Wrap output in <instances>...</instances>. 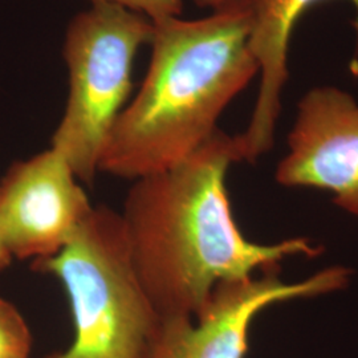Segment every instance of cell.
Returning <instances> with one entry per match:
<instances>
[{"mask_svg": "<svg viewBox=\"0 0 358 358\" xmlns=\"http://www.w3.org/2000/svg\"><path fill=\"white\" fill-rule=\"evenodd\" d=\"M355 28H356V34H357V44H358V16H356V20H355Z\"/></svg>", "mask_w": 358, "mask_h": 358, "instance_id": "13", "label": "cell"}, {"mask_svg": "<svg viewBox=\"0 0 358 358\" xmlns=\"http://www.w3.org/2000/svg\"><path fill=\"white\" fill-rule=\"evenodd\" d=\"M230 1L231 0H192L194 4H196L199 7H203V8H210L213 11L226 6Z\"/></svg>", "mask_w": 358, "mask_h": 358, "instance_id": "11", "label": "cell"}, {"mask_svg": "<svg viewBox=\"0 0 358 358\" xmlns=\"http://www.w3.org/2000/svg\"><path fill=\"white\" fill-rule=\"evenodd\" d=\"M11 260H13V257L10 256V254L4 250V247L0 243V271L7 268L11 264Z\"/></svg>", "mask_w": 358, "mask_h": 358, "instance_id": "12", "label": "cell"}, {"mask_svg": "<svg viewBox=\"0 0 358 358\" xmlns=\"http://www.w3.org/2000/svg\"><path fill=\"white\" fill-rule=\"evenodd\" d=\"M236 136L219 130L192 155L134 179L121 215L133 268L159 317L196 319L219 282L280 271L324 247L308 238L254 243L238 229L226 176L242 162Z\"/></svg>", "mask_w": 358, "mask_h": 358, "instance_id": "1", "label": "cell"}, {"mask_svg": "<svg viewBox=\"0 0 358 358\" xmlns=\"http://www.w3.org/2000/svg\"><path fill=\"white\" fill-rule=\"evenodd\" d=\"M321 0H251L248 50L260 73V85L250 124L236 138L242 159L255 162L275 143V131L287 85L288 48L294 27ZM358 16V0H350Z\"/></svg>", "mask_w": 358, "mask_h": 358, "instance_id": "8", "label": "cell"}, {"mask_svg": "<svg viewBox=\"0 0 358 358\" xmlns=\"http://www.w3.org/2000/svg\"><path fill=\"white\" fill-rule=\"evenodd\" d=\"M152 36L149 17L112 3H92L68 26L69 92L51 148L81 182L92 183L100 171L103 146L130 94L136 56Z\"/></svg>", "mask_w": 358, "mask_h": 358, "instance_id": "4", "label": "cell"}, {"mask_svg": "<svg viewBox=\"0 0 358 358\" xmlns=\"http://www.w3.org/2000/svg\"><path fill=\"white\" fill-rule=\"evenodd\" d=\"M275 178L285 187L329 192L358 217V101L349 92L319 85L304 93Z\"/></svg>", "mask_w": 358, "mask_h": 358, "instance_id": "7", "label": "cell"}, {"mask_svg": "<svg viewBox=\"0 0 358 358\" xmlns=\"http://www.w3.org/2000/svg\"><path fill=\"white\" fill-rule=\"evenodd\" d=\"M35 269L64 285L75 338L64 352L43 358H146L159 324L129 255L121 215L93 207L73 238Z\"/></svg>", "mask_w": 358, "mask_h": 358, "instance_id": "3", "label": "cell"}, {"mask_svg": "<svg viewBox=\"0 0 358 358\" xmlns=\"http://www.w3.org/2000/svg\"><path fill=\"white\" fill-rule=\"evenodd\" d=\"M92 210L66 159L50 148L15 162L0 180V243L20 260L51 257Z\"/></svg>", "mask_w": 358, "mask_h": 358, "instance_id": "6", "label": "cell"}, {"mask_svg": "<svg viewBox=\"0 0 358 358\" xmlns=\"http://www.w3.org/2000/svg\"><path fill=\"white\" fill-rule=\"evenodd\" d=\"M279 273L271 271L219 282L196 319L161 317L146 358H245L251 324L262 310L344 289L352 276L343 266L294 282H282Z\"/></svg>", "mask_w": 358, "mask_h": 358, "instance_id": "5", "label": "cell"}, {"mask_svg": "<svg viewBox=\"0 0 358 358\" xmlns=\"http://www.w3.org/2000/svg\"><path fill=\"white\" fill-rule=\"evenodd\" d=\"M92 3H112L142 13L152 22L167 17H179L183 8L182 0H90Z\"/></svg>", "mask_w": 358, "mask_h": 358, "instance_id": "10", "label": "cell"}, {"mask_svg": "<svg viewBox=\"0 0 358 358\" xmlns=\"http://www.w3.org/2000/svg\"><path fill=\"white\" fill-rule=\"evenodd\" d=\"M250 26L251 0H231L203 19L153 22L148 73L110 130L99 170L134 180L199 149L259 73Z\"/></svg>", "mask_w": 358, "mask_h": 358, "instance_id": "2", "label": "cell"}, {"mask_svg": "<svg viewBox=\"0 0 358 358\" xmlns=\"http://www.w3.org/2000/svg\"><path fill=\"white\" fill-rule=\"evenodd\" d=\"M32 336L19 309L0 297V358H29Z\"/></svg>", "mask_w": 358, "mask_h": 358, "instance_id": "9", "label": "cell"}]
</instances>
